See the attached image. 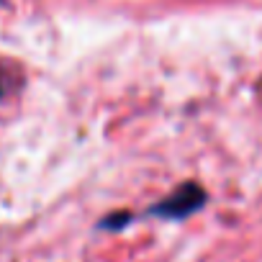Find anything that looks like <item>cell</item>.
Returning a JSON list of instances; mask_svg holds the SVG:
<instances>
[{
	"instance_id": "cell-1",
	"label": "cell",
	"mask_w": 262,
	"mask_h": 262,
	"mask_svg": "<svg viewBox=\"0 0 262 262\" xmlns=\"http://www.w3.org/2000/svg\"><path fill=\"white\" fill-rule=\"evenodd\" d=\"M203 203H206V190L195 183H185L175 193H170L165 201L155 203V208L149 213H157L162 219H185V216L195 213Z\"/></svg>"
},
{
	"instance_id": "cell-2",
	"label": "cell",
	"mask_w": 262,
	"mask_h": 262,
	"mask_svg": "<svg viewBox=\"0 0 262 262\" xmlns=\"http://www.w3.org/2000/svg\"><path fill=\"white\" fill-rule=\"evenodd\" d=\"M0 95H3V77H0Z\"/></svg>"
}]
</instances>
